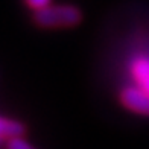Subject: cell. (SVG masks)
Segmentation results:
<instances>
[{"mask_svg":"<svg viewBox=\"0 0 149 149\" xmlns=\"http://www.w3.org/2000/svg\"><path fill=\"white\" fill-rule=\"evenodd\" d=\"M82 20V12L74 5H49L33 12V22L41 28H73Z\"/></svg>","mask_w":149,"mask_h":149,"instance_id":"1","label":"cell"},{"mask_svg":"<svg viewBox=\"0 0 149 149\" xmlns=\"http://www.w3.org/2000/svg\"><path fill=\"white\" fill-rule=\"evenodd\" d=\"M120 102L130 111L149 116V93L139 85H128L122 88Z\"/></svg>","mask_w":149,"mask_h":149,"instance_id":"2","label":"cell"},{"mask_svg":"<svg viewBox=\"0 0 149 149\" xmlns=\"http://www.w3.org/2000/svg\"><path fill=\"white\" fill-rule=\"evenodd\" d=\"M130 72L135 85L141 87L143 90L149 93V56L145 55L135 56L131 61Z\"/></svg>","mask_w":149,"mask_h":149,"instance_id":"3","label":"cell"},{"mask_svg":"<svg viewBox=\"0 0 149 149\" xmlns=\"http://www.w3.org/2000/svg\"><path fill=\"white\" fill-rule=\"evenodd\" d=\"M24 134V125L18 120L0 116V139L11 140L14 137H22Z\"/></svg>","mask_w":149,"mask_h":149,"instance_id":"4","label":"cell"},{"mask_svg":"<svg viewBox=\"0 0 149 149\" xmlns=\"http://www.w3.org/2000/svg\"><path fill=\"white\" fill-rule=\"evenodd\" d=\"M8 149H35L29 141H26L23 137H14L8 140Z\"/></svg>","mask_w":149,"mask_h":149,"instance_id":"5","label":"cell"},{"mask_svg":"<svg viewBox=\"0 0 149 149\" xmlns=\"http://www.w3.org/2000/svg\"><path fill=\"white\" fill-rule=\"evenodd\" d=\"M24 3L28 8H31L33 12H37L40 9H44L46 6L52 5V0H24Z\"/></svg>","mask_w":149,"mask_h":149,"instance_id":"6","label":"cell"}]
</instances>
